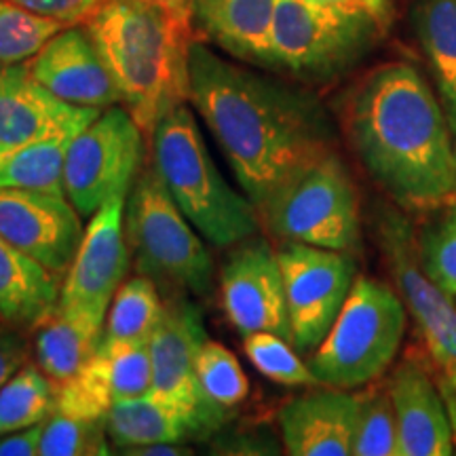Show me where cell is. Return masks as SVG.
<instances>
[{
  "mask_svg": "<svg viewBox=\"0 0 456 456\" xmlns=\"http://www.w3.org/2000/svg\"><path fill=\"white\" fill-rule=\"evenodd\" d=\"M188 100L256 208L302 165L334 151V131L313 95L232 64L208 45L188 53Z\"/></svg>",
  "mask_w": 456,
  "mask_h": 456,
  "instance_id": "1",
  "label": "cell"
},
{
  "mask_svg": "<svg viewBox=\"0 0 456 456\" xmlns=\"http://www.w3.org/2000/svg\"><path fill=\"white\" fill-rule=\"evenodd\" d=\"M346 138L397 208L440 212L456 203V152L429 83L403 61L379 66L346 100Z\"/></svg>",
  "mask_w": 456,
  "mask_h": 456,
  "instance_id": "2",
  "label": "cell"
},
{
  "mask_svg": "<svg viewBox=\"0 0 456 456\" xmlns=\"http://www.w3.org/2000/svg\"><path fill=\"white\" fill-rule=\"evenodd\" d=\"M85 26L110 68L121 104L151 138L165 114L188 100V9L108 0Z\"/></svg>",
  "mask_w": 456,
  "mask_h": 456,
  "instance_id": "3",
  "label": "cell"
},
{
  "mask_svg": "<svg viewBox=\"0 0 456 456\" xmlns=\"http://www.w3.org/2000/svg\"><path fill=\"white\" fill-rule=\"evenodd\" d=\"M155 167L180 212L216 248L258 235L260 212L249 197L228 184L209 155L201 129L188 104L175 106L151 135Z\"/></svg>",
  "mask_w": 456,
  "mask_h": 456,
  "instance_id": "4",
  "label": "cell"
},
{
  "mask_svg": "<svg viewBox=\"0 0 456 456\" xmlns=\"http://www.w3.org/2000/svg\"><path fill=\"white\" fill-rule=\"evenodd\" d=\"M125 235L140 275L169 296H205L212 288L214 260L195 232L155 163L144 165L125 201Z\"/></svg>",
  "mask_w": 456,
  "mask_h": 456,
  "instance_id": "5",
  "label": "cell"
},
{
  "mask_svg": "<svg viewBox=\"0 0 456 456\" xmlns=\"http://www.w3.org/2000/svg\"><path fill=\"white\" fill-rule=\"evenodd\" d=\"M262 224L279 243L353 252L362 241L359 197L336 151L288 175L258 208Z\"/></svg>",
  "mask_w": 456,
  "mask_h": 456,
  "instance_id": "6",
  "label": "cell"
},
{
  "mask_svg": "<svg viewBox=\"0 0 456 456\" xmlns=\"http://www.w3.org/2000/svg\"><path fill=\"white\" fill-rule=\"evenodd\" d=\"M406 313L402 296L389 285L357 277L334 326L309 362L319 385L355 389L380 379L402 346Z\"/></svg>",
  "mask_w": 456,
  "mask_h": 456,
  "instance_id": "7",
  "label": "cell"
},
{
  "mask_svg": "<svg viewBox=\"0 0 456 456\" xmlns=\"http://www.w3.org/2000/svg\"><path fill=\"white\" fill-rule=\"evenodd\" d=\"M385 28L366 13L313 0H277L273 68L305 81H328L355 64Z\"/></svg>",
  "mask_w": 456,
  "mask_h": 456,
  "instance_id": "8",
  "label": "cell"
},
{
  "mask_svg": "<svg viewBox=\"0 0 456 456\" xmlns=\"http://www.w3.org/2000/svg\"><path fill=\"white\" fill-rule=\"evenodd\" d=\"M146 134L127 108H104L74 135L64 163V195L83 218L112 197H127L144 167Z\"/></svg>",
  "mask_w": 456,
  "mask_h": 456,
  "instance_id": "9",
  "label": "cell"
},
{
  "mask_svg": "<svg viewBox=\"0 0 456 456\" xmlns=\"http://www.w3.org/2000/svg\"><path fill=\"white\" fill-rule=\"evenodd\" d=\"M380 252L416 328L423 334L429 355L442 376L456 387V306L427 275L419 258V237L395 209L383 208L376 218Z\"/></svg>",
  "mask_w": 456,
  "mask_h": 456,
  "instance_id": "10",
  "label": "cell"
},
{
  "mask_svg": "<svg viewBox=\"0 0 456 456\" xmlns=\"http://www.w3.org/2000/svg\"><path fill=\"white\" fill-rule=\"evenodd\" d=\"M285 300L294 349L309 353L322 345L345 306L357 279V265L349 252L281 243Z\"/></svg>",
  "mask_w": 456,
  "mask_h": 456,
  "instance_id": "11",
  "label": "cell"
},
{
  "mask_svg": "<svg viewBox=\"0 0 456 456\" xmlns=\"http://www.w3.org/2000/svg\"><path fill=\"white\" fill-rule=\"evenodd\" d=\"M208 340L203 315L195 302L186 296H169L151 338V393L180 408L192 420L199 437L218 429L228 412L205 397L197 380V357Z\"/></svg>",
  "mask_w": 456,
  "mask_h": 456,
  "instance_id": "12",
  "label": "cell"
},
{
  "mask_svg": "<svg viewBox=\"0 0 456 456\" xmlns=\"http://www.w3.org/2000/svg\"><path fill=\"white\" fill-rule=\"evenodd\" d=\"M125 201L127 197H112L91 216L61 279L57 309L95 330H104L110 302L129 271Z\"/></svg>",
  "mask_w": 456,
  "mask_h": 456,
  "instance_id": "13",
  "label": "cell"
},
{
  "mask_svg": "<svg viewBox=\"0 0 456 456\" xmlns=\"http://www.w3.org/2000/svg\"><path fill=\"white\" fill-rule=\"evenodd\" d=\"M220 296L239 336L271 332L292 342L277 249L258 235L231 248L220 273Z\"/></svg>",
  "mask_w": 456,
  "mask_h": 456,
  "instance_id": "14",
  "label": "cell"
},
{
  "mask_svg": "<svg viewBox=\"0 0 456 456\" xmlns=\"http://www.w3.org/2000/svg\"><path fill=\"white\" fill-rule=\"evenodd\" d=\"M83 216L66 197L0 186V237L64 279L83 239Z\"/></svg>",
  "mask_w": 456,
  "mask_h": 456,
  "instance_id": "15",
  "label": "cell"
},
{
  "mask_svg": "<svg viewBox=\"0 0 456 456\" xmlns=\"http://www.w3.org/2000/svg\"><path fill=\"white\" fill-rule=\"evenodd\" d=\"M26 68L45 89L72 106L104 110L121 104V91L87 26L57 32Z\"/></svg>",
  "mask_w": 456,
  "mask_h": 456,
  "instance_id": "16",
  "label": "cell"
},
{
  "mask_svg": "<svg viewBox=\"0 0 456 456\" xmlns=\"http://www.w3.org/2000/svg\"><path fill=\"white\" fill-rule=\"evenodd\" d=\"M100 112V108L60 100L28 72L26 64L0 66V159L47 135L81 131Z\"/></svg>",
  "mask_w": 456,
  "mask_h": 456,
  "instance_id": "17",
  "label": "cell"
},
{
  "mask_svg": "<svg viewBox=\"0 0 456 456\" xmlns=\"http://www.w3.org/2000/svg\"><path fill=\"white\" fill-rule=\"evenodd\" d=\"M362 397L349 389L309 391L279 410L285 452L292 456H349Z\"/></svg>",
  "mask_w": 456,
  "mask_h": 456,
  "instance_id": "18",
  "label": "cell"
},
{
  "mask_svg": "<svg viewBox=\"0 0 456 456\" xmlns=\"http://www.w3.org/2000/svg\"><path fill=\"white\" fill-rule=\"evenodd\" d=\"M389 391L397 414L399 456H448L454 452L442 391L427 370L403 362L391 376Z\"/></svg>",
  "mask_w": 456,
  "mask_h": 456,
  "instance_id": "19",
  "label": "cell"
},
{
  "mask_svg": "<svg viewBox=\"0 0 456 456\" xmlns=\"http://www.w3.org/2000/svg\"><path fill=\"white\" fill-rule=\"evenodd\" d=\"M277 0H191V26L228 55L273 68Z\"/></svg>",
  "mask_w": 456,
  "mask_h": 456,
  "instance_id": "20",
  "label": "cell"
},
{
  "mask_svg": "<svg viewBox=\"0 0 456 456\" xmlns=\"http://www.w3.org/2000/svg\"><path fill=\"white\" fill-rule=\"evenodd\" d=\"M60 279L0 237V322L38 328L60 305Z\"/></svg>",
  "mask_w": 456,
  "mask_h": 456,
  "instance_id": "21",
  "label": "cell"
},
{
  "mask_svg": "<svg viewBox=\"0 0 456 456\" xmlns=\"http://www.w3.org/2000/svg\"><path fill=\"white\" fill-rule=\"evenodd\" d=\"M106 433L117 448L182 444L188 437H199L192 420L155 393L114 403L106 414Z\"/></svg>",
  "mask_w": 456,
  "mask_h": 456,
  "instance_id": "22",
  "label": "cell"
},
{
  "mask_svg": "<svg viewBox=\"0 0 456 456\" xmlns=\"http://www.w3.org/2000/svg\"><path fill=\"white\" fill-rule=\"evenodd\" d=\"M414 24L456 135V0H419Z\"/></svg>",
  "mask_w": 456,
  "mask_h": 456,
  "instance_id": "23",
  "label": "cell"
},
{
  "mask_svg": "<svg viewBox=\"0 0 456 456\" xmlns=\"http://www.w3.org/2000/svg\"><path fill=\"white\" fill-rule=\"evenodd\" d=\"M102 332L78 319L55 309L53 315L38 326L37 363L55 385H64L78 374L98 351Z\"/></svg>",
  "mask_w": 456,
  "mask_h": 456,
  "instance_id": "24",
  "label": "cell"
},
{
  "mask_svg": "<svg viewBox=\"0 0 456 456\" xmlns=\"http://www.w3.org/2000/svg\"><path fill=\"white\" fill-rule=\"evenodd\" d=\"M78 131H61L26 144L0 159V186L64 195L68 146Z\"/></svg>",
  "mask_w": 456,
  "mask_h": 456,
  "instance_id": "25",
  "label": "cell"
},
{
  "mask_svg": "<svg viewBox=\"0 0 456 456\" xmlns=\"http://www.w3.org/2000/svg\"><path fill=\"white\" fill-rule=\"evenodd\" d=\"M159 285L144 275L125 279L108 309L102 342H151L163 317Z\"/></svg>",
  "mask_w": 456,
  "mask_h": 456,
  "instance_id": "26",
  "label": "cell"
},
{
  "mask_svg": "<svg viewBox=\"0 0 456 456\" xmlns=\"http://www.w3.org/2000/svg\"><path fill=\"white\" fill-rule=\"evenodd\" d=\"M57 385L38 368L24 363L0 389V436L45 423L55 410Z\"/></svg>",
  "mask_w": 456,
  "mask_h": 456,
  "instance_id": "27",
  "label": "cell"
},
{
  "mask_svg": "<svg viewBox=\"0 0 456 456\" xmlns=\"http://www.w3.org/2000/svg\"><path fill=\"white\" fill-rule=\"evenodd\" d=\"M64 28L13 0H0V64H26Z\"/></svg>",
  "mask_w": 456,
  "mask_h": 456,
  "instance_id": "28",
  "label": "cell"
},
{
  "mask_svg": "<svg viewBox=\"0 0 456 456\" xmlns=\"http://www.w3.org/2000/svg\"><path fill=\"white\" fill-rule=\"evenodd\" d=\"M197 380L209 402L231 410L245 402L249 380L239 359L220 342L208 340L197 357Z\"/></svg>",
  "mask_w": 456,
  "mask_h": 456,
  "instance_id": "29",
  "label": "cell"
},
{
  "mask_svg": "<svg viewBox=\"0 0 456 456\" xmlns=\"http://www.w3.org/2000/svg\"><path fill=\"white\" fill-rule=\"evenodd\" d=\"M252 366L273 383L288 387H317L319 380L309 363L296 355L294 345L271 332H256L243 338Z\"/></svg>",
  "mask_w": 456,
  "mask_h": 456,
  "instance_id": "30",
  "label": "cell"
},
{
  "mask_svg": "<svg viewBox=\"0 0 456 456\" xmlns=\"http://www.w3.org/2000/svg\"><path fill=\"white\" fill-rule=\"evenodd\" d=\"M106 420L78 419L57 412L45 420L41 456H104L110 454Z\"/></svg>",
  "mask_w": 456,
  "mask_h": 456,
  "instance_id": "31",
  "label": "cell"
},
{
  "mask_svg": "<svg viewBox=\"0 0 456 456\" xmlns=\"http://www.w3.org/2000/svg\"><path fill=\"white\" fill-rule=\"evenodd\" d=\"M355 456H399L397 414L389 387L362 395L353 442Z\"/></svg>",
  "mask_w": 456,
  "mask_h": 456,
  "instance_id": "32",
  "label": "cell"
},
{
  "mask_svg": "<svg viewBox=\"0 0 456 456\" xmlns=\"http://www.w3.org/2000/svg\"><path fill=\"white\" fill-rule=\"evenodd\" d=\"M440 212L419 235V258L431 281L456 300V203Z\"/></svg>",
  "mask_w": 456,
  "mask_h": 456,
  "instance_id": "33",
  "label": "cell"
},
{
  "mask_svg": "<svg viewBox=\"0 0 456 456\" xmlns=\"http://www.w3.org/2000/svg\"><path fill=\"white\" fill-rule=\"evenodd\" d=\"M13 3L70 28L87 24L108 0H13Z\"/></svg>",
  "mask_w": 456,
  "mask_h": 456,
  "instance_id": "34",
  "label": "cell"
},
{
  "mask_svg": "<svg viewBox=\"0 0 456 456\" xmlns=\"http://www.w3.org/2000/svg\"><path fill=\"white\" fill-rule=\"evenodd\" d=\"M28 362V345L17 332H0V389Z\"/></svg>",
  "mask_w": 456,
  "mask_h": 456,
  "instance_id": "35",
  "label": "cell"
},
{
  "mask_svg": "<svg viewBox=\"0 0 456 456\" xmlns=\"http://www.w3.org/2000/svg\"><path fill=\"white\" fill-rule=\"evenodd\" d=\"M45 423L0 436V456H41Z\"/></svg>",
  "mask_w": 456,
  "mask_h": 456,
  "instance_id": "36",
  "label": "cell"
},
{
  "mask_svg": "<svg viewBox=\"0 0 456 456\" xmlns=\"http://www.w3.org/2000/svg\"><path fill=\"white\" fill-rule=\"evenodd\" d=\"M313 3L328 4V7L342 11H357L374 17L383 28H389L393 15V0H313Z\"/></svg>",
  "mask_w": 456,
  "mask_h": 456,
  "instance_id": "37",
  "label": "cell"
},
{
  "mask_svg": "<svg viewBox=\"0 0 456 456\" xmlns=\"http://www.w3.org/2000/svg\"><path fill=\"white\" fill-rule=\"evenodd\" d=\"M123 452L135 454V456H178V454H188V450L182 448V444H152V446L125 448Z\"/></svg>",
  "mask_w": 456,
  "mask_h": 456,
  "instance_id": "38",
  "label": "cell"
},
{
  "mask_svg": "<svg viewBox=\"0 0 456 456\" xmlns=\"http://www.w3.org/2000/svg\"><path fill=\"white\" fill-rule=\"evenodd\" d=\"M440 391L448 410V420H450V433H452V446L456 452V387L442 376L440 380Z\"/></svg>",
  "mask_w": 456,
  "mask_h": 456,
  "instance_id": "39",
  "label": "cell"
},
{
  "mask_svg": "<svg viewBox=\"0 0 456 456\" xmlns=\"http://www.w3.org/2000/svg\"><path fill=\"white\" fill-rule=\"evenodd\" d=\"M148 3L163 4V7L169 9H188V3H191V0H148Z\"/></svg>",
  "mask_w": 456,
  "mask_h": 456,
  "instance_id": "40",
  "label": "cell"
},
{
  "mask_svg": "<svg viewBox=\"0 0 456 456\" xmlns=\"http://www.w3.org/2000/svg\"><path fill=\"white\" fill-rule=\"evenodd\" d=\"M454 138H456V135H454ZM454 152H456V140H454Z\"/></svg>",
  "mask_w": 456,
  "mask_h": 456,
  "instance_id": "41",
  "label": "cell"
},
{
  "mask_svg": "<svg viewBox=\"0 0 456 456\" xmlns=\"http://www.w3.org/2000/svg\"><path fill=\"white\" fill-rule=\"evenodd\" d=\"M0 323H3V322H0Z\"/></svg>",
  "mask_w": 456,
  "mask_h": 456,
  "instance_id": "42",
  "label": "cell"
}]
</instances>
